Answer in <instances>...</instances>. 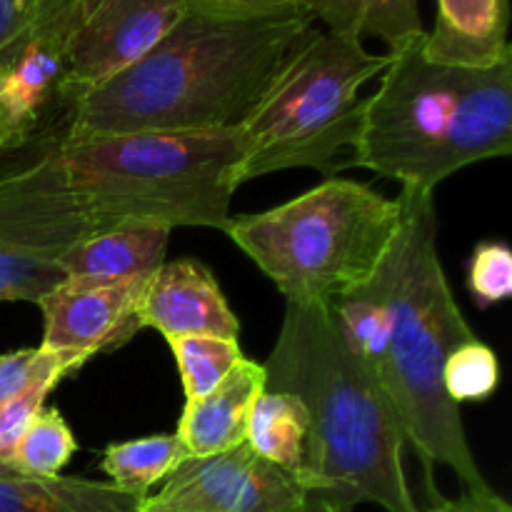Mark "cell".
<instances>
[{
  "mask_svg": "<svg viewBox=\"0 0 512 512\" xmlns=\"http://www.w3.org/2000/svg\"><path fill=\"white\" fill-rule=\"evenodd\" d=\"M318 30L305 10L260 20L185 10L145 58L65 105L63 138L240 128Z\"/></svg>",
  "mask_w": 512,
  "mask_h": 512,
  "instance_id": "6da1fadb",
  "label": "cell"
},
{
  "mask_svg": "<svg viewBox=\"0 0 512 512\" xmlns=\"http://www.w3.org/2000/svg\"><path fill=\"white\" fill-rule=\"evenodd\" d=\"M263 390L300 398L310 418L305 503L350 512L363 503L418 512L403 468L405 433L393 403L350 355L328 305L288 303Z\"/></svg>",
  "mask_w": 512,
  "mask_h": 512,
  "instance_id": "7a4b0ae2",
  "label": "cell"
},
{
  "mask_svg": "<svg viewBox=\"0 0 512 512\" xmlns=\"http://www.w3.org/2000/svg\"><path fill=\"white\" fill-rule=\"evenodd\" d=\"M423 40L420 33L385 53L348 168L435 193L458 170L512 153V58L485 70L453 68L433 63Z\"/></svg>",
  "mask_w": 512,
  "mask_h": 512,
  "instance_id": "3957f363",
  "label": "cell"
},
{
  "mask_svg": "<svg viewBox=\"0 0 512 512\" xmlns=\"http://www.w3.org/2000/svg\"><path fill=\"white\" fill-rule=\"evenodd\" d=\"M400 268L395 278L393 335L388 360V398L413 445L433 503L443 500L435 488V465L453 470L468 493L493 490L475 463L460 420V405L448 398L443 368L458 345L478 338L455 303L435 245L433 193L403 188L398 195Z\"/></svg>",
  "mask_w": 512,
  "mask_h": 512,
  "instance_id": "277c9868",
  "label": "cell"
},
{
  "mask_svg": "<svg viewBox=\"0 0 512 512\" xmlns=\"http://www.w3.org/2000/svg\"><path fill=\"white\" fill-rule=\"evenodd\" d=\"M58 153L95 228L140 220L223 230L240 188L245 145L240 128L148 130L58 138Z\"/></svg>",
  "mask_w": 512,
  "mask_h": 512,
  "instance_id": "5b68a950",
  "label": "cell"
},
{
  "mask_svg": "<svg viewBox=\"0 0 512 512\" xmlns=\"http://www.w3.org/2000/svg\"><path fill=\"white\" fill-rule=\"evenodd\" d=\"M400 220L398 198L358 180L328 178L278 208L230 215L223 233L288 303L330 305L373 278Z\"/></svg>",
  "mask_w": 512,
  "mask_h": 512,
  "instance_id": "8992f818",
  "label": "cell"
},
{
  "mask_svg": "<svg viewBox=\"0 0 512 512\" xmlns=\"http://www.w3.org/2000/svg\"><path fill=\"white\" fill-rule=\"evenodd\" d=\"M388 55L365 50L363 40L318 30L240 125L245 158L240 185L288 168H315L335 178L345 168L363 123L360 88L378 78Z\"/></svg>",
  "mask_w": 512,
  "mask_h": 512,
  "instance_id": "52a82bcc",
  "label": "cell"
},
{
  "mask_svg": "<svg viewBox=\"0 0 512 512\" xmlns=\"http://www.w3.org/2000/svg\"><path fill=\"white\" fill-rule=\"evenodd\" d=\"M95 230L65 178L58 140L0 173V303H35L63 283V255Z\"/></svg>",
  "mask_w": 512,
  "mask_h": 512,
  "instance_id": "ba28073f",
  "label": "cell"
},
{
  "mask_svg": "<svg viewBox=\"0 0 512 512\" xmlns=\"http://www.w3.org/2000/svg\"><path fill=\"white\" fill-rule=\"evenodd\" d=\"M183 0H78L65 25V105L150 53L183 18Z\"/></svg>",
  "mask_w": 512,
  "mask_h": 512,
  "instance_id": "9c48e42d",
  "label": "cell"
},
{
  "mask_svg": "<svg viewBox=\"0 0 512 512\" xmlns=\"http://www.w3.org/2000/svg\"><path fill=\"white\" fill-rule=\"evenodd\" d=\"M150 498L180 512H303L308 493L293 473L243 443L183 460Z\"/></svg>",
  "mask_w": 512,
  "mask_h": 512,
  "instance_id": "30bf717a",
  "label": "cell"
},
{
  "mask_svg": "<svg viewBox=\"0 0 512 512\" xmlns=\"http://www.w3.org/2000/svg\"><path fill=\"white\" fill-rule=\"evenodd\" d=\"M148 280L110 285L63 280L55 285L35 300L43 313L40 348L60 355L73 370L95 355L123 348L143 330L140 305Z\"/></svg>",
  "mask_w": 512,
  "mask_h": 512,
  "instance_id": "8fae6325",
  "label": "cell"
},
{
  "mask_svg": "<svg viewBox=\"0 0 512 512\" xmlns=\"http://www.w3.org/2000/svg\"><path fill=\"white\" fill-rule=\"evenodd\" d=\"M140 323L170 338L185 335H240L238 315L228 305L215 275L193 258L165 260L158 273L148 280Z\"/></svg>",
  "mask_w": 512,
  "mask_h": 512,
  "instance_id": "7c38bea8",
  "label": "cell"
},
{
  "mask_svg": "<svg viewBox=\"0 0 512 512\" xmlns=\"http://www.w3.org/2000/svg\"><path fill=\"white\" fill-rule=\"evenodd\" d=\"M65 25L58 15L40 20L23 48L0 75V105L8 150L33 138L40 120L55 105H65Z\"/></svg>",
  "mask_w": 512,
  "mask_h": 512,
  "instance_id": "4fadbf2b",
  "label": "cell"
},
{
  "mask_svg": "<svg viewBox=\"0 0 512 512\" xmlns=\"http://www.w3.org/2000/svg\"><path fill=\"white\" fill-rule=\"evenodd\" d=\"M173 228L160 223H115L90 230L60 260L68 283L110 285L153 278L165 263Z\"/></svg>",
  "mask_w": 512,
  "mask_h": 512,
  "instance_id": "5bb4252c",
  "label": "cell"
},
{
  "mask_svg": "<svg viewBox=\"0 0 512 512\" xmlns=\"http://www.w3.org/2000/svg\"><path fill=\"white\" fill-rule=\"evenodd\" d=\"M398 268L400 230L373 278L360 285V288L330 300L328 305L345 348L373 375V380L385 390V395H388L390 335H393V305H390V298H393Z\"/></svg>",
  "mask_w": 512,
  "mask_h": 512,
  "instance_id": "9a60e30c",
  "label": "cell"
},
{
  "mask_svg": "<svg viewBox=\"0 0 512 512\" xmlns=\"http://www.w3.org/2000/svg\"><path fill=\"white\" fill-rule=\"evenodd\" d=\"M510 0H438L423 50L433 63L485 70L512 58Z\"/></svg>",
  "mask_w": 512,
  "mask_h": 512,
  "instance_id": "2e32d148",
  "label": "cell"
},
{
  "mask_svg": "<svg viewBox=\"0 0 512 512\" xmlns=\"http://www.w3.org/2000/svg\"><path fill=\"white\" fill-rule=\"evenodd\" d=\"M263 385V365L243 358L218 388L198 400H185L175 435L188 458H208L243 445L250 408Z\"/></svg>",
  "mask_w": 512,
  "mask_h": 512,
  "instance_id": "e0dca14e",
  "label": "cell"
},
{
  "mask_svg": "<svg viewBox=\"0 0 512 512\" xmlns=\"http://www.w3.org/2000/svg\"><path fill=\"white\" fill-rule=\"evenodd\" d=\"M148 495L85 478H33L0 465V512H140Z\"/></svg>",
  "mask_w": 512,
  "mask_h": 512,
  "instance_id": "ac0fdd59",
  "label": "cell"
},
{
  "mask_svg": "<svg viewBox=\"0 0 512 512\" xmlns=\"http://www.w3.org/2000/svg\"><path fill=\"white\" fill-rule=\"evenodd\" d=\"M245 445L268 463L293 473L303 485L310 458V418L300 398L260 390L250 408Z\"/></svg>",
  "mask_w": 512,
  "mask_h": 512,
  "instance_id": "d6986e66",
  "label": "cell"
},
{
  "mask_svg": "<svg viewBox=\"0 0 512 512\" xmlns=\"http://www.w3.org/2000/svg\"><path fill=\"white\" fill-rule=\"evenodd\" d=\"M303 8L328 33L360 40L363 35H375L388 50L425 33L420 0H303Z\"/></svg>",
  "mask_w": 512,
  "mask_h": 512,
  "instance_id": "ffe728a7",
  "label": "cell"
},
{
  "mask_svg": "<svg viewBox=\"0 0 512 512\" xmlns=\"http://www.w3.org/2000/svg\"><path fill=\"white\" fill-rule=\"evenodd\" d=\"M183 460H188V453L178 435L163 433L108 445L103 450L100 470L108 475V483L115 488L150 495V488L165 483Z\"/></svg>",
  "mask_w": 512,
  "mask_h": 512,
  "instance_id": "44dd1931",
  "label": "cell"
},
{
  "mask_svg": "<svg viewBox=\"0 0 512 512\" xmlns=\"http://www.w3.org/2000/svg\"><path fill=\"white\" fill-rule=\"evenodd\" d=\"M75 450H78V443L60 410L43 408L20 435L15 448L0 460V465L20 475L50 478L70 463Z\"/></svg>",
  "mask_w": 512,
  "mask_h": 512,
  "instance_id": "7402d4cb",
  "label": "cell"
},
{
  "mask_svg": "<svg viewBox=\"0 0 512 512\" xmlns=\"http://www.w3.org/2000/svg\"><path fill=\"white\" fill-rule=\"evenodd\" d=\"M168 345L178 363L185 400H198L218 388L245 358L238 340L218 335H185L170 338Z\"/></svg>",
  "mask_w": 512,
  "mask_h": 512,
  "instance_id": "603a6c76",
  "label": "cell"
},
{
  "mask_svg": "<svg viewBox=\"0 0 512 512\" xmlns=\"http://www.w3.org/2000/svg\"><path fill=\"white\" fill-rule=\"evenodd\" d=\"M443 385L455 405L483 403L498 393L500 363L490 345L480 338L458 345L443 368Z\"/></svg>",
  "mask_w": 512,
  "mask_h": 512,
  "instance_id": "cb8c5ba5",
  "label": "cell"
},
{
  "mask_svg": "<svg viewBox=\"0 0 512 512\" xmlns=\"http://www.w3.org/2000/svg\"><path fill=\"white\" fill-rule=\"evenodd\" d=\"M465 285L478 308L505 303L512 295V253L508 245L500 240H483L475 245Z\"/></svg>",
  "mask_w": 512,
  "mask_h": 512,
  "instance_id": "d4e9b609",
  "label": "cell"
},
{
  "mask_svg": "<svg viewBox=\"0 0 512 512\" xmlns=\"http://www.w3.org/2000/svg\"><path fill=\"white\" fill-rule=\"evenodd\" d=\"M75 373L60 355L38 348H20L0 355V408L10 400L18 398L35 383L55 378L63 380L65 375Z\"/></svg>",
  "mask_w": 512,
  "mask_h": 512,
  "instance_id": "484cf974",
  "label": "cell"
},
{
  "mask_svg": "<svg viewBox=\"0 0 512 512\" xmlns=\"http://www.w3.org/2000/svg\"><path fill=\"white\" fill-rule=\"evenodd\" d=\"M58 383L60 380L55 378L35 383L33 388H28L25 393H20L18 398H13L8 405L0 408V460L15 448L20 435H23L25 428L33 423L35 415L45 408V398H48L50 390Z\"/></svg>",
  "mask_w": 512,
  "mask_h": 512,
  "instance_id": "4316f807",
  "label": "cell"
},
{
  "mask_svg": "<svg viewBox=\"0 0 512 512\" xmlns=\"http://www.w3.org/2000/svg\"><path fill=\"white\" fill-rule=\"evenodd\" d=\"M188 13L228 20H260L303 13V0H183ZM308 13V10H305Z\"/></svg>",
  "mask_w": 512,
  "mask_h": 512,
  "instance_id": "83f0119b",
  "label": "cell"
},
{
  "mask_svg": "<svg viewBox=\"0 0 512 512\" xmlns=\"http://www.w3.org/2000/svg\"><path fill=\"white\" fill-rule=\"evenodd\" d=\"M38 23L35 0H0V68L15 58Z\"/></svg>",
  "mask_w": 512,
  "mask_h": 512,
  "instance_id": "f1b7e54d",
  "label": "cell"
},
{
  "mask_svg": "<svg viewBox=\"0 0 512 512\" xmlns=\"http://www.w3.org/2000/svg\"><path fill=\"white\" fill-rule=\"evenodd\" d=\"M418 512H512V508L495 490H488V493H465L458 500L443 498L438 503H430L428 510Z\"/></svg>",
  "mask_w": 512,
  "mask_h": 512,
  "instance_id": "f546056e",
  "label": "cell"
},
{
  "mask_svg": "<svg viewBox=\"0 0 512 512\" xmlns=\"http://www.w3.org/2000/svg\"><path fill=\"white\" fill-rule=\"evenodd\" d=\"M0 75H3V68H0ZM8 153V133H5V115L3 105H0V155Z\"/></svg>",
  "mask_w": 512,
  "mask_h": 512,
  "instance_id": "4dcf8cb0",
  "label": "cell"
},
{
  "mask_svg": "<svg viewBox=\"0 0 512 512\" xmlns=\"http://www.w3.org/2000/svg\"><path fill=\"white\" fill-rule=\"evenodd\" d=\"M73 3H78V0H50V10H48V15H45V18H50V15H55V13H60V10L70 8Z\"/></svg>",
  "mask_w": 512,
  "mask_h": 512,
  "instance_id": "1f68e13d",
  "label": "cell"
},
{
  "mask_svg": "<svg viewBox=\"0 0 512 512\" xmlns=\"http://www.w3.org/2000/svg\"><path fill=\"white\" fill-rule=\"evenodd\" d=\"M140 512H180V510H170V508H165V505L155 503V500L150 498V495H148V500H145L143 510H140Z\"/></svg>",
  "mask_w": 512,
  "mask_h": 512,
  "instance_id": "d6a6232c",
  "label": "cell"
},
{
  "mask_svg": "<svg viewBox=\"0 0 512 512\" xmlns=\"http://www.w3.org/2000/svg\"><path fill=\"white\" fill-rule=\"evenodd\" d=\"M303 512H340V510L330 508V505H320V503H305Z\"/></svg>",
  "mask_w": 512,
  "mask_h": 512,
  "instance_id": "836d02e7",
  "label": "cell"
},
{
  "mask_svg": "<svg viewBox=\"0 0 512 512\" xmlns=\"http://www.w3.org/2000/svg\"><path fill=\"white\" fill-rule=\"evenodd\" d=\"M35 5H38V23H40V20H43L45 15H48L50 0H35ZM38 23H35V25H38Z\"/></svg>",
  "mask_w": 512,
  "mask_h": 512,
  "instance_id": "e575fe53",
  "label": "cell"
}]
</instances>
